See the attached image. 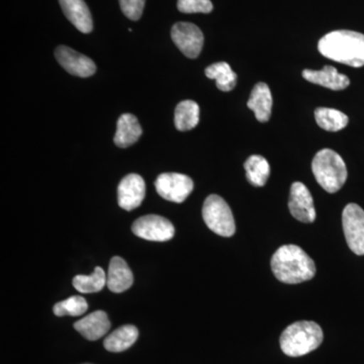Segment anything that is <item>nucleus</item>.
<instances>
[{"label":"nucleus","instance_id":"obj_23","mask_svg":"<svg viewBox=\"0 0 364 364\" xmlns=\"http://www.w3.org/2000/svg\"><path fill=\"white\" fill-rule=\"evenodd\" d=\"M316 122L326 131H341L348 124L349 119L344 112L329 107H318L315 111Z\"/></svg>","mask_w":364,"mask_h":364},{"label":"nucleus","instance_id":"obj_13","mask_svg":"<svg viewBox=\"0 0 364 364\" xmlns=\"http://www.w3.org/2000/svg\"><path fill=\"white\" fill-rule=\"evenodd\" d=\"M74 328L85 338L90 341H97L109 331L111 322L107 317V314L104 311H95L77 321L74 324Z\"/></svg>","mask_w":364,"mask_h":364},{"label":"nucleus","instance_id":"obj_27","mask_svg":"<svg viewBox=\"0 0 364 364\" xmlns=\"http://www.w3.org/2000/svg\"><path fill=\"white\" fill-rule=\"evenodd\" d=\"M146 0H119L122 11L132 21L140 20Z\"/></svg>","mask_w":364,"mask_h":364},{"label":"nucleus","instance_id":"obj_21","mask_svg":"<svg viewBox=\"0 0 364 364\" xmlns=\"http://www.w3.org/2000/svg\"><path fill=\"white\" fill-rule=\"evenodd\" d=\"M247 181L254 186H264L270 176L269 163L260 155H252L244 164Z\"/></svg>","mask_w":364,"mask_h":364},{"label":"nucleus","instance_id":"obj_10","mask_svg":"<svg viewBox=\"0 0 364 364\" xmlns=\"http://www.w3.org/2000/svg\"><path fill=\"white\" fill-rule=\"evenodd\" d=\"M55 56L60 65L72 75L83 78L90 77L97 71V67L92 60L66 46H59L55 51Z\"/></svg>","mask_w":364,"mask_h":364},{"label":"nucleus","instance_id":"obj_16","mask_svg":"<svg viewBox=\"0 0 364 364\" xmlns=\"http://www.w3.org/2000/svg\"><path fill=\"white\" fill-rule=\"evenodd\" d=\"M59 2L66 18L79 32L88 33L92 31V18L85 0H59Z\"/></svg>","mask_w":364,"mask_h":364},{"label":"nucleus","instance_id":"obj_25","mask_svg":"<svg viewBox=\"0 0 364 364\" xmlns=\"http://www.w3.org/2000/svg\"><path fill=\"white\" fill-rule=\"evenodd\" d=\"M87 309V301L85 298L80 296H73L57 303L53 311L57 317H64V316L78 317V316L83 315Z\"/></svg>","mask_w":364,"mask_h":364},{"label":"nucleus","instance_id":"obj_26","mask_svg":"<svg viewBox=\"0 0 364 364\" xmlns=\"http://www.w3.org/2000/svg\"><path fill=\"white\" fill-rule=\"evenodd\" d=\"M177 9L183 14H210L214 6L210 0H178Z\"/></svg>","mask_w":364,"mask_h":364},{"label":"nucleus","instance_id":"obj_3","mask_svg":"<svg viewBox=\"0 0 364 364\" xmlns=\"http://www.w3.org/2000/svg\"><path fill=\"white\" fill-rule=\"evenodd\" d=\"M323 331L320 326L311 321H301L289 327L280 336V347L284 354L299 358L310 353L322 344Z\"/></svg>","mask_w":364,"mask_h":364},{"label":"nucleus","instance_id":"obj_15","mask_svg":"<svg viewBox=\"0 0 364 364\" xmlns=\"http://www.w3.org/2000/svg\"><path fill=\"white\" fill-rule=\"evenodd\" d=\"M303 77L314 85L324 86L332 90H343L350 85V80L343 74H340L335 67L325 66L322 70L303 71Z\"/></svg>","mask_w":364,"mask_h":364},{"label":"nucleus","instance_id":"obj_17","mask_svg":"<svg viewBox=\"0 0 364 364\" xmlns=\"http://www.w3.org/2000/svg\"><path fill=\"white\" fill-rule=\"evenodd\" d=\"M272 95L267 83L259 82L254 86L247 105L260 123H267L272 117Z\"/></svg>","mask_w":364,"mask_h":364},{"label":"nucleus","instance_id":"obj_22","mask_svg":"<svg viewBox=\"0 0 364 364\" xmlns=\"http://www.w3.org/2000/svg\"><path fill=\"white\" fill-rule=\"evenodd\" d=\"M205 75L215 79L217 87L225 92L233 90L237 85V74L226 62H218L208 66L205 69Z\"/></svg>","mask_w":364,"mask_h":364},{"label":"nucleus","instance_id":"obj_19","mask_svg":"<svg viewBox=\"0 0 364 364\" xmlns=\"http://www.w3.org/2000/svg\"><path fill=\"white\" fill-rule=\"evenodd\" d=\"M138 336L139 331L135 326H122L105 338L104 346L109 352H123L135 344Z\"/></svg>","mask_w":364,"mask_h":364},{"label":"nucleus","instance_id":"obj_28","mask_svg":"<svg viewBox=\"0 0 364 364\" xmlns=\"http://www.w3.org/2000/svg\"><path fill=\"white\" fill-rule=\"evenodd\" d=\"M86 364H90V363H86Z\"/></svg>","mask_w":364,"mask_h":364},{"label":"nucleus","instance_id":"obj_6","mask_svg":"<svg viewBox=\"0 0 364 364\" xmlns=\"http://www.w3.org/2000/svg\"><path fill=\"white\" fill-rule=\"evenodd\" d=\"M342 225L347 244L356 255H364V210L356 203H349L342 214Z\"/></svg>","mask_w":364,"mask_h":364},{"label":"nucleus","instance_id":"obj_7","mask_svg":"<svg viewBox=\"0 0 364 364\" xmlns=\"http://www.w3.org/2000/svg\"><path fill=\"white\" fill-rule=\"evenodd\" d=\"M132 231L136 236L148 241L166 242L171 240L176 229L169 220L157 215H148L134 222Z\"/></svg>","mask_w":364,"mask_h":364},{"label":"nucleus","instance_id":"obj_11","mask_svg":"<svg viewBox=\"0 0 364 364\" xmlns=\"http://www.w3.org/2000/svg\"><path fill=\"white\" fill-rule=\"evenodd\" d=\"M289 208L294 219L299 222L313 223L316 220L312 195L301 182H294L291 186Z\"/></svg>","mask_w":364,"mask_h":364},{"label":"nucleus","instance_id":"obj_1","mask_svg":"<svg viewBox=\"0 0 364 364\" xmlns=\"http://www.w3.org/2000/svg\"><path fill=\"white\" fill-rule=\"evenodd\" d=\"M318 52L332 61L360 68L364 66V35L340 30L327 33L318 44Z\"/></svg>","mask_w":364,"mask_h":364},{"label":"nucleus","instance_id":"obj_2","mask_svg":"<svg viewBox=\"0 0 364 364\" xmlns=\"http://www.w3.org/2000/svg\"><path fill=\"white\" fill-rule=\"evenodd\" d=\"M275 277L284 284H296L315 277L316 265L312 258L296 245H284L272 258Z\"/></svg>","mask_w":364,"mask_h":364},{"label":"nucleus","instance_id":"obj_24","mask_svg":"<svg viewBox=\"0 0 364 364\" xmlns=\"http://www.w3.org/2000/svg\"><path fill=\"white\" fill-rule=\"evenodd\" d=\"M107 286V274L102 267H95L90 275H76L73 279V287L81 294L98 293Z\"/></svg>","mask_w":364,"mask_h":364},{"label":"nucleus","instance_id":"obj_12","mask_svg":"<svg viewBox=\"0 0 364 364\" xmlns=\"http://www.w3.org/2000/svg\"><path fill=\"white\" fill-rule=\"evenodd\" d=\"M146 193V184L138 174H129L119 182L117 200L119 207L126 210L140 207Z\"/></svg>","mask_w":364,"mask_h":364},{"label":"nucleus","instance_id":"obj_5","mask_svg":"<svg viewBox=\"0 0 364 364\" xmlns=\"http://www.w3.org/2000/svg\"><path fill=\"white\" fill-rule=\"evenodd\" d=\"M203 221L214 233L223 237H232L236 225L229 205L217 195H210L203 207Z\"/></svg>","mask_w":364,"mask_h":364},{"label":"nucleus","instance_id":"obj_8","mask_svg":"<svg viewBox=\"0 0 364 364\" xmlns=\"http://www.w3.org/2000/svg\"><path fill=\"white\" fill-rule=\"evenodd\" d=\"M155 188L158 195L169 202L183 203L193 189L191 177L181 173H163L157 177Z\"/></svg>","mask_w":364,"mask_h":364},{"label":"nucleus","instance_id":"obj_18","mask_svg":"<svg viewBox=\"0 0 364 364\" xmlns=\"http://www.w3.org/2000/svg\"><path fill=\"white\" fill-rule=\"evenodd\" d=\"M143 130L138 119L134 114H124L119 117L117 124L114 144L117 147L127 148L135 144L142 136Z\"/></svg>","mask_w":364,"mask_h":364},{"label":"nucleus","instance_id":"obj_9","mask_svg":"<svg viewBox=\"0 0 364 364\" xmlns=\"http://www.w3.org/2000/svg\"><path fill=\"white\" fill-rule=\"evenodd\" d=\"M174 44L188 58L195 59L202 52L203 35L198 26L191 23H177L172 26Z\"/></svg>","mask_w":364,"mask_h":364},{"label":"nucleus","instance_id":"obj_4","mask_svg":"<svg viewBox=\"0 0 364 364\" xmlns=\"http://www.w3.org/2000/svg\"><path fill=\"white\" fill-rule=\"evenodd\" d=\"M314 176L327 193H335L347 181V168L338 153L331 149L318 151L312 162Z\"/></svg>","mask_w":364,"mask_h":364},{"label":"nucleus","instance_id":"obj_14","mask_svg":"<svg viewBox=\"0 0 364 364\" xmlns=\"http://www.w3.org/2000/svg\"><path fill=\"white\" fill-rule=\"evenodd\" d=\"M134 282L133 272L126 261L114 256L109 262L107 275V286L112 293L121 294L128 291Z\"/></svg>","mask_w":364,"mask_h":364},{"label":"nucleus","instance_id":"obj_20","mask_svg":"<svg viewBox=\"0 0 364 364\" xmlns=\"http://www.w3.org/2000/svg\"><path fill=\"white\" fill-rule=\"evenodd\" d=\"M174 123L177 130L191 131L200 123V107L193 100H183L177 105Z\"/></svg>","mask_w":364,"mask_h":364}]
</instances>
